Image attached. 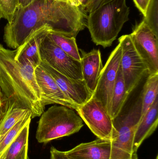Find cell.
<instances>
[{"mask_svg":"<svg viewBox=\"0 0 158 159\" xmlns=\"http://www.w3.org/2000/svg\"><path fill=\"white\" fill-rule=\"evenodd\" d=\"M83 9L69 1L35 0L17 10L14 20L4 28V41L17 49L32 33L44 26L67 36L76 38L86 27Z\"/></svg>","mask_w":158,"mask_h":159,"instance_id":"6da1fadb","label":"cell"},{"mask_svg":"<svg viewBox=\"0 0 158 159\" xmlns=\"http://www.w3.org/2000/svg\"><path fill=\"white\" fill-rule=\"evenodd\" d=\"M16 50L0 44V88L9 102V107L27 109L32 119L41 116L45 106L35 78V67L15 59Z\"/></svg>","mask_w":158,"mask_h":159,"instance_id":"7a4b0ae2","label":"cell"},{"mask_svg":"<svg viewBox=\"0 0 158 159\" xmlns=\"http://www.w3.org/2000/svg\"><path fill=\"white\" fill-rule=\"evenodd\" d=\"M130 7L126 0H110L99 6L86 17V27L96 45L109 47L128 21Z\"/></svg>","mask_w":158,"mask_h":159,"instance_id":"3957f363","label":"cell"},{"mask_svg":"<svg viewBox=\"0 0 158 159\" xmlns=\"http://www.w3.org/2000/svg\"><path fill=\"white\" fill-rule=\"evenodd\" d=\"M83 126V121L74 109L60 105L53 106L41 115L36 138L38 143H47L76 133Z\"/></svg>","mask_w":158,"mask_h":159,"instance_id":"277c9868","label":"cell"},{"mask_svg":"<svg viewBox=\"0 0 158 159\" xmlns=\"http://www.w3.org/2000/svg\"><path fill=\"white\" fill-rule=\"evenodd\" d=\"M141 118V101L139 100L128 113L120 114L113 120V145L125 156L135 159H138V156L133 150L134 138Z\"/></svg>","mask_w":158,"mask_h":159,"instance_id":"5b68a950","label":"cell"},{"mask_svg":"<svg viewBox=\"0 0 158 159\" xmlns=\"http://www.w3.org/2000/svg\"><path fill=\"white\" fill-rule=\"evenodd\" d=\"M122 49L120 68L127 92L130 94L144 77L149 75L143 61L135 48L130 34L119 38Z\"/></svg>","mask_w":158,"mask_h":159,"instance_id":"8992f818","label":"cell"},{"mask_svg":"<svg viewBox=\"0 0 158 159\" xmlns=\"http://www.w3.org/2000/svg\"><path fill=\"white\" fill-rule=\"evenodd\" d=\"M39 53L41 61L63 75L72 79L83 80L80 61L68 56L47 34L40 44Z\"/></svg>","mask_w":158,"mask_h":159,"instance_id":"52a82bcc","label":"cell"},{"mask_svg":"<svg viewBox=\"0 0 158 159\" xmlns=\"http://www.w3.org/2000/svg\"><path fill=\"white\" fill-rule=\"evenodd\" d=\"M76 111L98 139L114 140L113 120L99 101L92 97L88 102L78 107Z\"/></svg>","mask_w":158,"mask_h":159,"instance_id":"ba28073f","label":"cell"},{"mask_svg":"<svg viewBox=\"0 0 158 159\" xmlns=\"http://www.w3.org/2000/svg\"><path fill=\"white\" fill-rule=\"evenodd\" d=\"M130 35L148 69L149 75L158 73V38L143 20L135 26Z\"/></svg>","mask_w":158,"mask_h":159,"instance_id":"9c48e42d","label":"cell"},{"mask_svg":"<svg viewBox=\"0 0 158 159\" xmlns=\"http://www.w3.org/2000/svg\"><path fill=\"white\" fill-rule=\"evenodd\" d=\"M122 49L119 44L111 52L103 67L92 97L98 100L109 114L113 89L120 65Z\"/></svg>","mask_w":158,"mask_h":159,"instance_id":"30bf717a","label":"cell"},{"mask_svg":"<svg viewBox=\"0 0 158 159\" xmlns=\"http://www.w3.org/2000/svg\"><path fill=\"white\" fill-rule=\"evenodd\" d=\"M64 152L69 159H134L114 147L112 141L98 138L92 142L80 144Z\"/></svg>","mask_w":158,"mask_h":159,"instance_id":"8fae6325","label":"cell"},{"mask_svg":"<svg viewBox=\"0 0 158 159\" xmlns=\"http://www.w3.org/2000/svg\"><path fill=\"white\" fill-rule=\"evenodd\" d=\"M40 65L52 76L65 96L77 107L82 105L92 97V93L88 89L83 80L69 78L43 61Z\"/></svg>","mask_w":158,"mask_h":159,"instance_id":"7c38bea8","label":"cell"},{"mask_svg":"<svg viewBox=\"0 0 158 159\" xmlns=\"http://www.w3.org/2000/svg\"><path fill=\"white\" fill-rule=\"evenodd\" d=\"M34 73L44 106L57 104L76 110L77 107L65 96L55 81L41 65L35 68Z\"/></svg>","mask_w":158,"mask_h":159,"instance_id":"4fadbf2b","label":"cell"},{"mask_svg":"<svg viewBox=\"0 0 158 159\" xmlns=\"http://www.w3.org/2000/svg\"><path fill=\"white\" fill-rule=\"evenodd\" d=\"M48 26H44L32 33L20 47L16 49L15 59L22 64H29L36 68L41 60L39 53V47L49 30Z\"/></svg>","mask_w":158,"mask_h":159,"instance_id":"5bb4252c","label":"cell"},{"mask_svg":"<svg viewBox=\"0 0 158 159\" xmlns=\"http://www.w3.org/2000/svg\"><path fill=\"white\" fill-rule=\"evenodd\" d=\"M80 62L83 80L90 92L93 94L103 69L99 49H93L88 53L81 50Z\"/></svg>","mask_w":158,"mask_h":159,"instance_id":"9a60e30c","label":"cell"},{"mask_svg":"<svg viewBox=\"0 0 158 159\" xmlns=\"http://www.w3.org/2000/svg\"><path fill=\"white\" fill-rule=\"evenodd\" d=\"M158 98H157L146 113L142 117L134 138L133 150L137 153L143 142L156 131L158 124Z\"/></svg>","mask_w":158,"mask_h":159,"instance_id":"2e32d148","label":"cell"},{"mask_svg":"<svg viewBox=\"0 0 158 159\" xmlns=\"http://www.w3.org/2000/svg\"><path fill=\"white\" fill-rule=\"evenodd\" d=\"M129 94L126 91L120 65L110 103L109 115L112 120L116 118L121 114Z\"/></svg>","mask_w":158,"mask_h":159,"instance_id":"e0dca14e","label":"cell"},{"mask_svg":"<svg viewBox=\"0 0 158 159\" xmlns=\"http://www.w3.org/2000/svg\"><path fill=\"white\" fill-rule=\"evenodd\" d=\"M30 123H28L22 129L1 159H28Z\"/></svg>","mask_w":158,"mask_h":159,"instance_id":"ac0fdd59","label":"cell"},{"mask_svg":"<svg viewBox=\"0 0 158 159\" xmlns=\"http://www.w3.org/2000/svg\"><path fill=\"white\" fill-rule=\"evenodd\" d=\"M158 73L148 75L141 96L142 117L158 98Z\"/></svg>","mask_w":158,"mask_h":159,"instance_id":"d6986e66","label":"cell"},{"mask_svg":"<svg viewBox=\"0 0 158 159\" xmlns=\"http://www.w3.org/2000/svg\"><path fill=\"white\" fill-rule=\"evenodd\" d=\"M47 35L68 56L80 61L81 56L76 43V38L64 35L52 30H49Z\"/></svg>","mask_w":158,"mask_h":159,"instance_id":"ffe728a7","label":"cell"},{"mask_svg":"<svg viewBox=\"0 0 158 159\" xmlns=\"http://www.w3.org/2000/svg\"><path fill=\"white\" fill-rule=\"evenodd\" d=\"M30 114L31 112L27 109L8 108L0 120V139L20 120Z\"/></svg>","mask_w":158,"mask_h":159,"instance_id":"44dd1931","label":"cell"},{"mask_svg":"<svg viewBox=\"0 0 158 159\" xmlns=\"http://www.w3.org/2000/svg\"><path fill=\"white\" fill-rule=\"evenodd\" d=\"M31 119L32 114L27 115L18 121L0 139V159L2 157L10 145L16 138L22 129L28 123L31 122Z\"/></svg>","mask_w":158,"mask_h":159,"instance_id":"7402d4cb","label":"cell"},{"mask_svg":"<svg viewBox=\"0 0 158 159\" xmlns=\"http://www.w3.org/2000/svg\"><path fill=\"white\" fill-rule=\"evenodd\" d=\"M143 20L158 38V0H150Z\"/></svg>","mask_w":158,"mask_h":159,"instance_id":"603a6c76","label":"cell"},{"mask_svg":"<svg viewBox=\"0 0 158 159\" xmlns=\"http://www.w3.org/2000/svg\"><path fill=\"white\" fill-rule=\"evenodd\" d=\"M18 8L17 0H0V19H5L7 23H11Z\"/></svg>","mask_w":158,"mask_h":159,"instance_id":"cb8c5ba5","label":"cell"},{"mask_svg":"<svg viewBox=\"0 0 158 159\" xmlns=\"http://www.w3.org/2000/svg\"><path fill=\"white\" fill-rule=\"evenodd\" d=\"M9 107V102L8 99L4 94L0 88V114L3 116L6 113Z\"/></svg>","mask_w":158,"mask_h":159,"instance_id":"d4e9b609","label":"cell"},{"mask_svg":"<svg viewBox=\"0 0 158 159\" xmlns=\"http://www.w3.org/2000/svg\"><path fill=\"white\" fill-rule=\"evenodd\" d=\"M110 0H92L91 2L84 9V11L90 13L94 11L99 6L105 3Z\"/></svg>","mask_w":158,"mask_h":159,"instance_id":"484cf974","label":"cell"},{"mask_svg":"<svg viewBox=\"0 0 158 159\" xmlns=\"http://www.w3.org/2000/svg\"><path fill=\"white\" fill-rule=\"evenodd\" d=\"M133 1L136 7L144 16L146 13L147 6L150 0H133Z\"/></svg>","mask_w":158,"mask_h":159,"instance_id":"4316f807","label":"cell"},{"mask_svg":"<svg viewBox=\"0 0 158 159\" xmlns=\"http://www.w3.org/2000/svg\"><path fill=\"white\" fill-rule=\"evenodd\" d=\"M50 159H69L66 156L64 151L58 150L54 147L50 149Z\"/></svg>","mask_w":158,"mask_h":159,"instance_id":"83f0119b","label":"cell"},{"mask_svg":"<svg viewBox=\"0 0 158 159\" xmlns=\"http://www.w3.org/2000/svg\"><path fill=\"white\" fill-rule=\"evenodd\" d=\"M91 1L92 0H69L71 3L81 7L83 11L84 8L91 2Z\"/></svg>","mask_w":158,"mask_h":159,"instance_id":"f1b7e54d","label":"cell"},{"mask_svg":"<svg viewBox=\"0 0 158 159\" xmlns=\"http://www.w3.org/2000/svg\"><path fill=\"white\" fill-rule=\"evenodd\" d=\"M35 0H17L18 8H24L29 5Z\"/></svg>","mask_w":158,"mask_h":159,"instance_id":"f546056e","label":"cell"},{"mask_svg":"<svg viewBox=\"0 0 158 159\" xmlns=\"http://www.w3.org/2000/svg\"><path fill=\"white\" fill-rule=\"evenodd\" d=\"M2 115L0 114V120L2 119Z\"/></svg>","mask_w":158,"mask_h":159,"instance_id":"4dcf8cb0","label":"cell"},{"mask_svg":"<svg viewBox=\"0 0 158 159\" xmlns=\"http://www.w3.org/2000/svg\"><path fill=\"white\" fill-rule=\"evenodd\" d=\"M59 1H69V0H59ZM70 2V1H69Z\"/></svg>","mask_w":158,"mask_h":159,"instance_id":"1f68e13d","label":"cell"},{"mask_svg":"<svg viewBox=\"0 0 158 159\" xmlns=\"http://www.w3.org/2000/svg\"></svg>","mask_w":158,"mask_h":159,"instance_id":"d6a6232c","label":"cell"}]
</instances>
